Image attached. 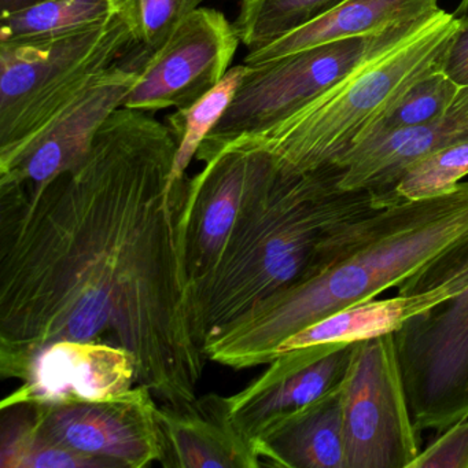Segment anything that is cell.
<instances>
[{
	"instance_id": "1",
	"label": "cell",
	"mask_w": 468,
	"mask_h": 468,
	"mask_svg": "<svg viewBox=\"0 0 468 468\" xmlns=\"http://www.w3.org/2000/svg\"><path fill=\"white\" fill-rule=\"evenodd\" d=\"M165 122L120 108L86 157L42 185H0V375L51 342L109 334L136 358V385L165 404L197 399L194 338L171 191ZM187 185V183H186Z\"/></svg>"
},
{
	"instance_id": "2",
	"label": "cell",
	"mask_w": 468,
	"mask_h": 468,
	"mask_svg": "<svg viewBox=\"0 0 468 468\" xmlns=\"http://www.w3.org/2000/svg\"><path fill=\"white\" fill-rule=\"evenodd\" d=\"M468 237V182L426 199H402L336 226L303 281L204 345L207 360L234 369L270 364L284 339L317 320L378 297Z\"/></svg>"
},
{
	"instance_id": "3",
	"label": "cell",
	"mask_w": 468,
	"mask_h": 468,
	"mask_svg": "<svg viewBox=\"0 0 468 468\" xmlns=\"http://www.w3.org/2000/svg\"><path fill=\"white\" fill-rule=\"evenodd\" d=\"M342 169L290 174L276 166L246 205L212 270L188 289L194 338L204 345L303 281L322 240L344 221L388 207L339 187Z\"/></svg>"
},
{
	"instance_id": "4",
	"label": "cell",
	"mask_w": 468,
	"mask_h": 468,
	"mask_svg": "<svg viewBox=\"0 0 468 468\" xmlns=\"http://www.w3.org/2000/svg\"><path fill=\"white\" fill-rule=\"evenodd\" d=\"M457 26L456 16L438 10L415 35L385 56L268 133L237 144L267 150L276 166L290 174L336 165L407 90L443 67Z\"/></svg>"
},
{
	"instance_id": "5",
	"label": "cell",
	"mask_w": 468,
	"mask_h": 468,
	"mask_svg": "<svg viewBox=\"0 0 468 468\" xmlns=\"http://www.w3.org/2000/svg\"><path fill=\"white\" fill-rule=\"evenodd\" d=\"M135 46L119 16L69 34L0 42V169Z\"/></svg>"
},
{
	"instance_id": "6",
	"label": "cell",
	"mask_w": 468,
	"mask_h": 468,
	"mask_svg": "<svg viewBox=\"0 0 468 468\" xmlns=\"http://www.w3.org/2000/svg\"><path fill=\"white\" fill-rule=\"evenodd\" d=\"M434 16V15H432ZM305 48L248 65L231 103L207 136L201 163L237 142L257 138L415 35L430 18Z\"/></svg>"
},
{
	"instance_id": "7",
	"label": "cell",
	"mask_w": 468,
	"mask_h": 468,
	"mask_svg": "<svg viewBox=\"0 0 468 468\" xmlns=\"http://www.w3.org/2000/svg\"><path fill=\"white\" fill-rule=\"evenodd\" d=\"M346 468H410L420 453L394 334L353 346L342 379Z\"/></svg>"
},
{
	"instance_id": "8",
	"label": "cell",
	"mask_w": 468,
	"mask_h": 468,
	"mask_svg": "<svg viewBox=\"0 0 468 468\" xmlns=\"http://www.w3.org/2000/svg\"><path fill=\"white\" fill-rule=\"evenodd\" d=\"M419 431L438 434L468 418V287L394 333Z\"/></svg>"
},
{
	"instance_id": "9",
	"label": "cell",
	"mask_w": 468,
	"mask_h": 468,
	"mask_svg": "<svg viewBox=\"0 0 468 468\" xmlns=\"http://www.w3.org/2000/svg\"><path fill=\"white\" fill-rule=\"evenodd\" d=\"M154 394L147 386L102 399L27 404L40 437L105 467L142 468L163 454Z\"/></svg>"
},
{
	"instance_id": "10",
	"label": "cell",
	"mask_w": 468,
	"mask_h": 468,
	"mask_svg": "<svg viewBox=\"0 0 468 468\" xmlns=\"http://www.w3.org/2000/svg\"><path fill=\"white\" fill-rule=\"evenodd\" d=\"M239 43L223 13L197 7L149 57L122 108L153 113L193 105L231 69Z\"/></svg>"
},
{
	"instance_id": "11",
	"label": "cell",
	"mask_w": 468,
	"mask_h": 468,
	"mask_svg": "<svg viewBox=\"0 0 468 468\" xmlns=\"http://www.w3.org/2000/svg\"><path fill=\"white\" fill-rule=\"evenodd\" d=\"M187 180L180 215L188 289L218 261L227 238L251 197L275 171L261 147L235 144L204 161Z\"/></svg>"
},
{
	"instance_id": "12",
	"label": "cell",
	"mask_w": 468,
	"mask_h": 468,
	"mask_svg": "<svg viewBox=\"0 0 468 468\" xmlns=\"http://www.w3.org/2000/svg\"><path fill=\"white\" fill-rule=\"evenodd\" d=\"M133 50L101 73L17 161L0 169V185H42L86 157L103 122L122 108L138 80L144 62Z\"/></svg>"
},
{
	"instance_id": "13",
	"label": "cell",
	"mask_w": 468,
	"mask_h": 468,
	"mask_svg": "<svg viewBox=\"0 0 468 468\" xmlns=\"http://www.w3.org/2000/svg\"><path fill=\"white\" fill-rule=\"evenodd\" d=\"M136 358L130 350L100 341L51 342L29 356L10 378L21 386L0 408L102 399L136 385Z\"/></svg>"
},
{
	"instance_id": "14",
	"label": "cell",
	"mask_w": 468,
	"mask_h": 468,
	"mask_svg": "<svg viewBox=\"0 0 468 468\" xmlns=\"http://www.w3.org/2000/svg\"><path fill=\"white\" fill-rule=\"evenodd\" d=\"M353 346L320 345L282 353L250 385L229 396L232 419L251 445L273 421L316 401L341 383Z\"/></svg>"
},
{
	"instance_id": "15",
	"label": "cell",
	"mask_w": 468,
	"mask_h": 468,
	"mask_svg": "<svg viewBox=\"0 0 468 468\" xmlns=\"http://www.w3.org/2000/svg\"><path fill=\"white\" fill-rule=\"evenodd\" d=\"M468 142V84L434 122L361 142L336 164L339 187L371 191L383 205L399 202L394 188L410 164L442 147Z\"/></svg>"
},
{
	"instance_id": "16",
	"label": "cell",
	"mask_w": 468,
	"mask_h": 468,
	"mask_svg": "<svg viewBox=\"0 0 468 468\" xmlns=\"http://www.w3.org/2000/svg\"><path fill=\"white\" fill-rule=\"evenodd\" d=\"M164 467L257 468L262 463L229 410V397L205 394L157 410Z\"/></svg>"
},
{
	"instance_id": "17",
	"label": "cell",
	"mask_w": 468,
	"mask_h": 468,
	"mask_svg": "<svg viewBox=\"0 0 468 468\" xmlns=\"http://www.w3.org/2000/svg\"><path fill=\"white\" fill-rule=\"evenodd\" d=\"M262 464L346 468L342 380L316 401L273 421L254 441Z\"/></svg>"
},
{
	"instance_id": "18",
	"label": "cell",
	"mask_w": 468,
	"mask_h": 468,
	"mask_svg": "<svg viewBox=\"0 0 468 468\" xmlns=\"http://www.w3.org/2000/svg\"><path fill=\"white\" fill-rule=\"evenodd\" d=\"M438 10V0H339L300 28L249 51L243 64H259L324 43L377 34L423 20Z\"/></svg>"
},
{
	"instance_id": "19",
	"label": "cell",
	"mask_w": 468,
	"mask_h": 468,
	"mask_svg": "<svg viewBox=\"0 0 468 468\" xmlns=\"http://www.w3.org/2000/svg\"><path fill=\"white\" fill-rule=\"evenodd\" d=\"M246 72V64L231 68L212 91L193 105L176 109V112L165 117V124L171 130L177 146L169 183L171 191L185 187L187 183L185 175L188 165L196 157L202 142L212 133L229 108Z\"/></svg>"
},
{
	"instance_id": "20",
	"label": "cell",
	"mask_w": 468,
	"mask_h": 468,
	"mask_svg": "<svg viewBox=\"0 0 468 468\" xmlns=\"http://www.w3.org/2000/svg\"><path fill=\"white\" fill-rule=\"evenodd\" d=\"M117 16V0H45L2 16L0 42L69 34L108 23Z\"/></svg>"
},
{
	"instance_id": "21",
	"label": "cell",
	"mask_w": 468,
	"mask_h": 468,
	"mask_svg": "<svg viewBox=\"0 0 468 468\" xmlns=\"http://www.w3.org/2000/svg\"><path fill=\"white\" fill-rule=\"evenodd\" d=\"M2 468H102L94 457L69 451L40 437L27 404L2 408Z\"/></svg>"
},
{
	"instance_id": "22",
	"label": "cell",
	"mask_w": 468,
	"mask_h": 468,
	"mask_svg": "<svg viewBox=\"0 0 468 468\" xmlns=\"http://www.w3.org/2000/svg\"><path fill=\"white\" fill-rule=\"evenodd\" d=\"M339 0H246L234 21L249 51L270 45L323 15Z\"/></svg>"
},
{
	"instance_id": "23",
	"label": "cell",
	"mask_w": 468,
	"mask_h": 468,
	"mask_svg": "<svg viewBox=\"0 0 468 468\" xmlns=\"http://www.w3.org/2000/svg\"><path fill=\"white\" fill-rule=\"evenodd\" d=\"M459 89L460 86L443 72L442 68L429 73L407 90L379 119L375 120L356 144L394 131L430 124L451 105Z\"/></svg>"
},
{
	"instance_id": "24",
	"label": "cell",
	"mask_w": 468,
	"mask_h": 468,
	"mask_svg": "<svg viewBox=\"0 0 468 468\" xmlns=\"http://www.w3.org/2000/svg\"><path fill=\"white\" fill-rule=\"evenodd\" d=\"M468 176V142L452 144L429 153L408 166L394 188L402 199H426L456 190Z\"/></svg>"
},
{
	"instance_id": "25",
	"label": "cell",
	"mask_w": 468,
	"mask_h": 468,
	"mask_svg": "<svg viewBox=\"0 0 468 468\" xmlns=\"http://www.w3.org/2000/svg\"><path fill=\"white\" fill-rule=\"evenodd\" d=\"M199 4L201 0H117V16L150 57Z\"/></svg>"
},
{
	"instance_id": "26",
	"label": "cell",
	"mask_w": 468,
	"mask_h": 468,
	"mask_svg": "<svg viewBox=\"0 0 468 468\" xmlns=\"http://www.w3.org/2000/svg\"><path fill=\"white\" fill-rule=\"evenodd\" d=\"M410 468H468V418L441 432Z\"/></svg>"
},
{
	"instance_id": "27",
	"label": "cell",
	"mask_w": 468,
	"mask_h": 468,
	"mask_svg": "<svg viewBox=\"0 0 468 468\" xmlns=\"http://www.w3.org/2000/svg\"><path fill=\"white\" fill-rule=\"evenodd\" d=\"M456 34L443 61L442 70L457 84H468V13L457 17Z\"/></svg>"
},
{
	"instance_id": "28",
	"label": "cell",
	"mask_w": 468,
	"mask_h": 468,
	"mask_svg": "<svg viewBox=\"0 0 468 468\" xmlns=\"http://www.w3.org/2000/svg\"><path fill=\"white\" fill-rule=\"evenodd\" d=\"M42 2L45 0H0V13L2 16L12 15V13L42 4Z\"/></svg>"
},
{
	"instance_id": "29",
	"label": "cell",
	"mask_w": 468,
	"mask_h": 468,
	"mask_svg": "<svg viewBox=\"0 0 468 468\" xmlns=\"http://www.w3.org/2000/svg\"><path fill=\"white\" fill-rule=\"evenodd\" d=\"M468 13V0H460L459 7H457L456 12L453 13L456 17H460V16L467 15Z\"/></svg>"
},
{
	"instance_id": "30",
	"label": "cell",
	"mask_w": 468,
	"mask_h": 468,
	"mask_svg": "<svg viewBox=\"0 0 468 468\" xmlns=\"http://www.w3.org/2000/svg\"><path fill=\"white\" fill-rule=\"evenodd\" d=\"M240 2H246V0H240Z\"/></svg>"
}]
</instances>
